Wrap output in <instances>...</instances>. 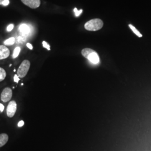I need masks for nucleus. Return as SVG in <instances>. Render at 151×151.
Segmentation results:
<instances>
[{"instance_id":"1","label":"nucleus","mask_w":151,"mask_h":151,"mask_svg":"<svg viewBox=\"0 0 151 151\" xmlns=\"http://www.w3.org/2000/svg\"><path fill=\"white\" fill-rule=\"evenodd\" d=\"M82 54L93 65H97L100 62L99 56L97 53L92 49H83L82 50Z\"/></svg>"},{"instance_id":"2","label":"nucleus","mask_w":151,"mask_h":151,"mask_svg":"<svg viewBox=\"0 0 151 151\" xmlns=\"http://www.w3.org/2000/svg\"><path fill=\"white\" fill-rule=\"evenodd\" d=\"M104 25L103 21L99 19H92L87 22L85 25V29L88 31H97L101 29Z\"/></svg>"},{"instance_id":"3","label":"nucleus","mask_w":151,"mask_h":151,"mask_svg":"<svg viewBox=\"0 0 151 151\" xmlns=\"http://www.w3.org/2000/svg\"><path fill=\"white\" fill-rule=\"evenodd\" d=\"M30 67V62L29 60H25L22 62L17 70V76L19 78H24L27 75Z\"/></svg>"},{"instance_id":"4","label":"nucleus","mask_w":151,"mask_h":151,"mask_svg":"<svg viewBox=\"0 0 151 151\" xmlns=\"http://www.w3.org/2000/svg\"><path fill=\"white\" fill-rule=\"evenodd\" d=\"M17 110V104L14 100L11 101L7 105L6 113L9 118H12L16 113Z\"/></svg>"},{"instance_id":"5","label":"nucleus","mask_w":151,"mask_h":151,"mask_svg":"<svg viewBox=\"0 0 151 151\" xmlns=\"http://www.w3.org/2000/svg\"><path fill=\"white\" fill-rule=\"evenodd\" d=\"M12 96V90L9 87H6L1 93V100L4 103H7L11 100Z\"/></svg>"},{"instance_id":"6","label":"nucleus","mask_w":151,"mask_h":151,"mask_svg":"<svg viewBox=\"0 0 151 151\" xmlns=\"http://www.w3.org/2000/svg\"><path fill=\"white\" fill-rule=\"evenodd\" d=\"M22 2L29 7L30 8L35 9L39 7L40 5V0H21Z\"/></svg>"},{"instance_id":"7","label":"nucleus","mask_w":151,"mask_h":151,"mask_svg":"<svg viewBox=\"0 0 151 151\" xmlns=\"http://www.w3.org/2000/svg\"><path fill=\"white\" fill-rule=\"evenodd\" d=\"M10 52L5 45H0V60H4L9 57Z\"/></svg>"},{"instance_id":"8","label":"nucleus","mask_w":151,"mask_h":151,"mask_svg":"<svg viewBox=\"0 0 151 151\" xmlns=\"http://www.w3.org/2000/svg\"><path fill=\"white\" fill-rule=\"evenodd\" d=\"M19 31L22 36L25 37L30 32V28L26 24H22L19 27Z\"/></svg>"},{"instance_id":"9","label":"nucleus","mask_w":151,"mask_h":151,"mask_svg":"<svg viewBox=\"0 0 151 151\" xmlns=\"http://www.w3.org/2000/svg\"><path fill=\"white\" fill-rule=\"evenodd\" d=\"M9 140V135L6 133L0 134V147L5 146Z\"/></svg>"},{"instance_id":"10","label":"nucleus","mask_w":151,"mask_h":151,"mask_svg":"<svg viewBox=\"0 0 151 151\" xmlns=\"http://www.w3.org/2000/svg\"><path fill=\"white\" fill-rule=\"evenodd\" d=\"M6 77V70L3 68L0 67V82L4 81Z\"/></svg>"},{"instance_id":"11","label":"nucleus","mask_w":151,"mask_h":151,"mask_svg":"<svg viewBox=\"0 0 151 151\" xmlns=\"http://www.w3.org/2000/svg\"><path fill=\"white\" fill-rule=\"evenodd\" d=\"M15 43V39L13 37H11L9 39H7L4 42V44L6 45H11Z\"/></svg>"},{"instance_id":"12","label":"nucleus","mask_w":151,"mask_h":151,"mask_svg":"<svg viewBox=\"0 0 151 151\" xmlns=\"http://www.w3.org/2000/svg\"><path fill=\"white\" fill-rule=\"evenodd\" d=\"M20 51H21V48L20 47H16L15 49H14V53L12 54V57L13 58H17L19 55L20 53Z\"/></svg>"},{"instance_id":"13","label":"nucleus","mask_w":151,"mask_h":151,"mask_svg":"<svg viewBox=\"0 0 151 151\" xmlns=\"http://www.w3.org/2000/svg\"><path fill=\"white\" fill-rule=\"evenodd\" d=\"M129 27L132 30V31L135 34V35H137L138 37H142V35L140 34L139 32L134 26H133L132 25H129Z\"/></svg>"},{"instance_id":"14","label":"nucleus","mask_w":151,"mask_h":151,"mask_svg":"<svg viewBox=\"0 0 151 151\" xmlns=\"http://www.w3.org/2000/svg\"><path fill=\"white\" fill-rule=\"evenodd\" d=\"M42 44H43V46L44 48L47 49L48 50H50V45H49V44L47 42H46L45 41H43Z\"/></svg>"},{"instance_id":"15","label":"nucleus","mask_w":151,"mask_h":151,"mask_svg":"<svg viewBox=\"0 0 151 151\" xmlns=\"http://www.w3.org/2000/svg\"><path fill=\"white\" fill-rule=\"evenodd\" d=\"M74 12H75L76 16L78 17V16H80V15H81V14H82V10H80V11H78V10L77 9V8H75V9H74Z\"/></svg>"},{"instance_id":"16","label":"nucleus","mask_w":151,"mask_h":151,"mask_svg":"<svg viewBox=\"0 0 151 151\" xmlns=\"http://www.w3.org/2000/svg\"><path fill=\"white\" fill-rule=\"evenodd\" d=\"M25 37H23V36L19 37V38H18V42L19 43H22V42H25Z\"/></svg>"},{"instance_id":"17","label":"nucleus","mask_w":151,"mask_h":151,"mask_svg":"<svg viewBox=\"0 0 151 151\" xmlns=\"http://www.w3.org/2000/svg\"><path fill=\"white\" fill-rule=\"evenodd\" d=\"M14 27V24H10L7 27V32H11V30L13 29Z\"/></svg>"},{"instance_id":"18","label":"nucleus","mask_w":151,"mask_h":151,"mask_svg":"<svg viewBox=\"0 0 151 151\" xmlns=\"http://www.w3.org/2000/svg\"><path fill=\"white\" fill-rule=\"evenodd\" d=\"M14 81L16 82V83H18V82L20 80V78H19V77L17 76V75H15L14 76Z\"/></svg>"},{"instance_id":"19","label":"nucleus","mask_w":151,"mask_h":151,"mask_svg":"<svg viewBox=\"0 0 151 151\" xmlns=\"http://www.w3.org/2000/svg\"><path fill=\"white\" fill-rule=\"evenodd\" d=\"M24 125V122L23 120H21V121H20V122H19V123H18V127H22Z\"/></svg>"},{"instance_id":"20","label":"nucleus","mask_w":151,"mask_h":151,"mask_svg":"<svg viewBox=\"0 0 151 151\" xmlns=\"http://www.w3.org/2000/svg\"><path fill=\"white\" fill-rule=\"evenodd\" d=\"M4 109H5L4 105H3L2 104L0 103V111H1V112H3Z\"/></svg>"},{"instance_id":"21","label":"nucleus","mask_w":151,"mask_h":151,"mask_svg":"<svg viewBox=\"0 0 151 151\" xmlns=\"http://www.w3.org/2000/svg\"><path fill=\"white\" fill-rule=\"evenodd\" d=\"M9 4H10V1H9V0H7V1H5V2L2 4V5L6 6L9 5Z\"/></svg>"},{"instance_id":"22","label":"nucleus","mask_w":151,"mask_h":151,"mask_svg":"<svg viewBox=\"0 0 151 151\" xmlns=\"http://www.w3.org/2000/svg\"><path fill=\"white\" fill-rule=\"evenodd\" d=\"M27 48L29 49H30V50H32L33 47H32V45L31 44L27 43Z\"/></svg>"},{"instance_id":"23","label":"nucleus","mask_w":151,"mask_h":151,"mask_svg":"<svg viewBox=\"0 0 151 151\" xmlns=\"http://www.w3.org/2000/svg\"><path fill=\"white\" fill-rule=\"evenodd\" d=\"M6 1H7V0H0V5H2V4Z\"/></svg>"}]
</instances>
